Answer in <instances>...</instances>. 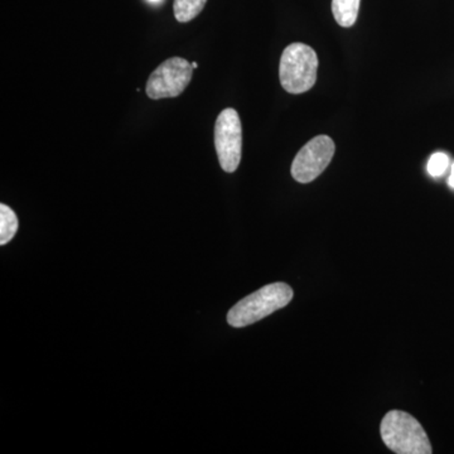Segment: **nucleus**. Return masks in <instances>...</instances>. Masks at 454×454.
I'll list each match as a JSON object with an SVG mask.
<instances>
[{
    "label": "nucleus",
    "instance_id": "obj_1",
    "mask_svg": "<svg viewBox=\"0 0 454 454\" xmlns=\"http://www.w3.org/2000/svg\"><path fill=\"white\" fill-rule=\"evenodd\" d=\"M292 300L293 289L288 284H269L236 303L227 315V322L235 328L247 327L284 309Z\"/></svg>",
    "mask_w": 454,
    "mask_h": 454
},
{
    "label": "nucleus",
    "instance_id": "obj_2",
    "mask_svg": "<svg viewBox=\"0 0 454 454\" xmlns=\"http://www.w3.org/2000/svg\"><path fill=\"white\" fill-rule=\"evenodd\" d=\"M384 443L397 454H432V444L420 423L411 414L391 411L380 427Z\"/></svg>",
    "mask_w": 454,
    "mask_h": 454
},
{
    "label": "nucleus",
    "instance_id": "obj_3",
    "mask_svg": "<svg viewBox=\"0 0 454 454\" xmlns=\"http://www.w3.org/2000/svg\"><path fill=\"white\" fill-rule=\"evenodd\" d=\"M318 71L316 51L307 44H289L283 51L279 65V79L283 89L293 95L304 94L315 86Z\"/></svg>",
    "mask_w": 454,
    "mask_h": 454
},
{
    "label": "nucleus",
    "instance_id": "obj_4",
    "mask_svg": "<svg viewBox=\"0 0 454 454\" xmlns=\"http://www.w3.org/2000/svg\"><path fill=\"white\" fill-rule=\"evenodd\" d=\"M215 148L221 168L234 173L241 162L243 127L235 109L223 110L215 124Z\"/></svg>",
    "mask_w": 454,
    "mask_h": 454
},
{
    "label": "nucleus",
    "instance_id": "obj_5",
    "mask_svg": "<svg viewBox=\"0 0 454 454\" xmlns=\"http://www.w3.org/2000/svg\"><path fill=\"white\" fill-rule=\"evenodd\" d=\"M192 64L181 57H172L158 66L146 82V95L153 100L177 98L192 80Z\"/></svg>",
    "mask_w": 454,
    "mask_h": 454
},
{
    "label": "nucleus",
    "instance_id": "obj_6",
    "mask_svg": "<svg viewBox=\"0 0 454 454\" xmlns=\"http://www.w3.org/2000/svg\"><path fill=\"white\" fill-rule=\"evenodd\" d=\"M336 145L328 136H318L309 140L295 155L292 163V176L300 184H309L324 173L333 160Z\"/></svg>",
    "mask_w": 454,
    "mask_h": 454
},
{
    "label": "nucleus",
    "instance_id": "obj_7",
    "mask_svg": "<svg viewBox=\"0 0 454 454\" xmlns=\"http://www.w3.org/2000/svg\"><path fill=\"white\" fill-rule=\"evenodd\" d=\"M361 0H333L334 20L343 28H349L356 23Z\"/></svg>",
    "mask_w": 454,
    "mask_h": 454
},
{
    "label": "nucleus",
    "instance_id": "obj_8",
    "mask_svg": "<svg viewBox=\"0 0 454 454\" xmlns=\"http://www.w3.org/2000/svg\"><path fill=\"white\" fill-rule=\"evenodd\" d=\"M18 231V219L16 212L9 206L0 205V245L8 244Z\"/></svg>",
    "mask_w": 454,
    "mask_h": 454
},
{
    "label": "nucleus",
    "instance_id": "obj_9",
    "mask_svg": "<svg viewBox=\"0 0 454 454\" xmlns=\"http://www.w3.org/2000/svg\"><path fill=\"white\" fill-rule=\"evenodd\" d=\"M206 3L207 0H175L173 11H175L176 20L179 23H187L195 20L205 8Z\"/></svg>",
    "mask_w": 454,
    "mask_h": 454
},
{
    "label": "nucleus",
    "instance_id": "obj_10",
    "mask_svg": "<svg viewBox=\"0 0 454 454\" xmlns=\"http://www.w3.org/2000/svg\"><path fill=\"white\" fill-rule=\"evenodd\" d=\"M450 167V158L446 153H434L430 157L428 162V173L432 177H441L446 173V170Z\"/></svg>",
    "mask_w": 454,
    "mask_h": 454
},
{
    "label": "nucleus",
    "instance_id": "obj_11",
    "mask_svg": "<svg viewBox=\"0 0 454 454\" xmlns=\"http://www.w3.org/2000/svg\"><path fill=\"white\" fill-rule=\"evenodd\" d=\"M448 184L454 188V163L452 164V168H450V178H448Z\"/></svg>",
    "mask_w": 454,
    "mask_h": 454
},
{
    "label": "nucleus",
    "instance_id": "obj_12",
    "mask_svg": "<svg viewBox=\"0 0 454 454\" xmlns=\"http://www.w3.org/2000/svg\"><path fill=\"white\" fill-rule=\"evenodd\" d=\"M149 3H153V4H157V3L162 2V0H148Z\"/></svg>",
    "mask_w": 454,
    "mask_h": 454
},
{
    "label": "nucleus",
    "instance_id": "obj_13",
    "mask_svg": "<svg viewBox=\"0 0 454 454\" xmlns=\"http://www.w3.org/2000/svg\"><path fill=\"white\" fill-rule=\"evenodd\" d=\"M193 68L199 67V65H197V62H192Z\"/></svg>",
    "mask_w": 454,
    "mask_h": 454
}]
</instances>
